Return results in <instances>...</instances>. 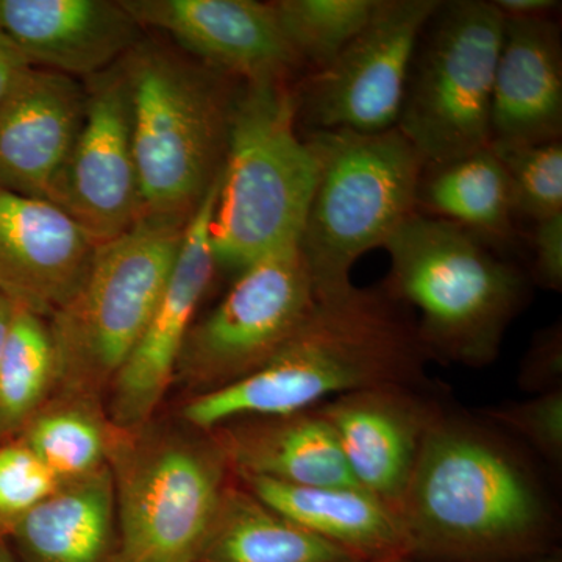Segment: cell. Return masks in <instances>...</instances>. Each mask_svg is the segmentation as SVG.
Wrapping results in <instances>:
<instances>
[{
    "label": "cell",
    "mask_w": 562,
    "mask_h": 562,
    "mask_svg": "<svg viewBox=\"0 0 562 562\" xmlns=\"http://www.w3.org/2000/svg\"><path fill=\"white\" fill-rule=\"evenodd\" d=\"M61 484L21 439L0 443V541Z\"/></svg>",
    "instance_id": "cell-29"
},
{
    "label": "cell",
    "mask_w": 562,
    "mask_h": 562,
    "mask_svg": "<svg viewBox=\"0 0 562 562\" xmlns=\"http://www.w3.org/2000/svg\"><path fill=\"white\" fill-rule=\"evenodd\" d=\"M20 562H114L116 495L109 468L63 483L11 531Z\"/></svg>",
    "instance_id": "cell-22"
},
{
    "label": "cell",
    "mask_w": 562,
    "mask_h": 562,
    "mask_svg": "<svg viewBox=\"0 0 562 562\" xmlns=\"http://www.w3.org/2000/svg\"><path fill=\"white\" fill-rule=\"evenodd\" d=\"M57 387L49 324L18 308L0 360V443L16 439Z\"/></svg>",
    "instance_id": "cell-26"
},
{
    "label": "cell",
    "mask_w": 562,
    "mask_h": 562,
    "mask_svg": "<svg viewBox=\"0 0 562 562\" xmlns=\"http://www.w3.org/2000/svg\"><path fill=\"white\" fill-rule=\"evenodd\" d=\"M210 435L239 479L258 476L295 486L361 487L330 425L314 408L241 417L214 428Z\"/></svg>",
    "instance_id": "cell-20"
},
{
    "label": "cell",
    "mask_w": 562,
    "mask_h": 562,
    "mask_svg": "<svg viewBox=\"0 0 562 562\" xmlns=\"http://www.w3.org/2000/svg\"><path fill=\"white\" fill-rule=\"evenodd\" d=\"M390 254L386 291L419 310L417 335L428 358L484 368L497 360L527 283L482 236L416 211L383 244Z\"/></svg>",
    "instance_id": "cell-3"
},
{
    "label": "cell",
    "mask_w": 562,
    "mask_h": 562,
    "mask_svg": "<svg viewBox=\"0 0 562 562\" xmlns=\"http://www.w3.org/2000/svg\"><path fill=\"white\" fill-rule=\"evenodd\" d=\"M0 29L32 68L88 80L143 41L122 0H0Z\"/></svg>",
    "instance_id": "cell-18"
},
{
    "label": "cell",
    "mask_w": 562,
    "mask_h": 562,
    "mask_svg": "<svg viewBox=\"0 0 562 562\" xmlns=\"http://www.w3.org/2000/svg\"><path fill=\"white\" fill-rule=\"evenodd\" d=\"M505 20L484 0L439 3L414 50L397 128L427 166L491 144V103Z\"/></svg>",
    "instance_id": "cell-9"
},
{
    "label": "cell",
    "mask_w": 562,
    "mask_h": 562,
    "mask_svg": "<svg viewBox=\"0 0 562 562\" xmlns=\"http://www.w3.org/2000/svg\"><path fill=\"white\" fill-rule=\"evenodd\" d=\"M417 211L454 222L484 239L508 238L517 213L512 180L490 146L424 168Z\"/></svg>",
    "instance_id": "cell-24"
},
{
    "label": "cell",
    "mask_w": 562,
    "mask_h": 562,
    "mask_svg": "<svg viewBox=\"0 0 562 562\" xmlns=\"http://www.w3.org/2000/svg\"><path fill=\"white\" fill-rule=\"evenodd\" d=\"M122 435L102 402L57 391L18 439L68 483L109 468Z\"/></svg>",
    "instance_id": "cell-25"
},
{
    "label": "cell",
    "mask_w": 562,
    "mask_h": 562,
    "mask_svg": "<svg viewBox=\"0 0 562 562\" xmlns=\"http://www.w3.org/2000/svg\"><path fill=\"white\" fill-rule=\"evenodd\" d=\"M87 113L47 201L68 213L98 244L131 231L143 216L122 60L85 80Z\"/></svg>",
    "instance_id": "cell-12"
},
{
    "label": "cell",
    "mask_w": 562,
    "mask_h": 562,
    "mask_svg": "<svg viewBox=\"0 0 562 562\" xmlns=\"http://www.w3.org/2000/svg\"><path fill=\"white\" fill-rule=\"evenodd\" d=\"M143 216L190 222L220 179L241 81L143 40L124 58Z\"/></svg>",
    "instance_id": "cell-4"
},
{
    "label": "cell",
    "mask_w": 562,
    "mask_h": 562,
    "mask_svg": "<svg viewBox=\"0 0 562 562\" xmlns=\"http://www.w3.org/2000/svg\"><path fill=\"white\" fill-rule=\"evenodd\" d=\"M316 301L299 244L251 262L220 305L192 324L176 376L199 394L246 379L290 341Z\"/></svg>",
    "instance_id": "cell-10"
},
{
    "label": "cell",
    "mask_w": 562,
    "mask_h": 562,
    "mask_svg": "<svg viewBox=\"0 0 562 562\" xmlns=\"http://www.w3.org/2000/svg\"><path fill=\"white\" fill-rule=\"evenodd\" d=\"M535 276L542 286L561 291L562 213L536 222Z\"/></svg>",
    "instance_id": "cell-32"
},
{
    "label": "cell",
    "mask_w": 562,
    "mask_h": 562,
    "mask_svg": "<svg viewBox=\"0 0 562 562\" xmlns=\"http://www.w3.org/2000/svg\"><path fill=\"white\" fill-rule=\"evenodd\" d=\"M305 139L319 172L299 246L317 295L335 294L351 286L355 262L416 213L425 166L397 127L314 131Z\"/></svg>",
    "instance_id": "cell-7"
},
{
    "label": "cell",
    "mask_w": 562,
    "mask_h": 562,
    "mask_svg": "<svg viewBox=\"0 0 562 562\" xmlns=\"http://www.w3.org/2000/svg\"><path fill=\"white\" fill-rule=\"evenodd\" d=\"M430 360L412 310L386 288L317 295L290 341L236 383L192 397L181 417L194 430L227 422L314 408L347 394L383 386H417Z\"/></svg>",
    "instance_id": "cell-2"
},
{
    "label": "cell",
    "mask_w": 562,
    "mask_h": 562,
    "mask_svg": "<svg viewBox=\"0 0 562 562\" xmlns=\"http://www.w3.org/2000/svg\"><path fill=\"white\" fill-rule=\"evenodd\" d=\"M330 425L351 475L397 513L439 408L417 386L347 392L314 406Z\"/></svg>",
    "instance_id": "cell-15"
},
{
    "label": "cell",
    "mask_w": 562,
    "mask_h": 562,
    "mask_svg": "<svg viewBox=\"0 0 562 562\" xmlns=\"http://www.w3.org/2000/svg\"><path fill=\"white\" fill-rule=\"evenodd\" d=\"M140 27L166 33L184 55L247 81L286 80L301 66L271 3L255 0H122Z\"/></svg>",
    "instance_id": "cell-14"
},
{
    "label": "cell",
    "mask_w": 562,
    "mask_h": 562,
    "mask_svg": "<svg viewBox=\"0 0 562 562\" xmlns=\"http://www.w3.org/2000/svg\"><path fill=\"white\" fill-rule=\"evenodd\" d=\"M383 562H417L414 560H409V558H402V560H391ZM532 562H561V558L557 557V553L550 554V557L542 558V560L532 561Z\"/></svg>",
    "instance_id": "cell-37"
},
{
    "label": "cell",
    "mask_w": 562,
    "mask_h": 562,
    "mask_svg": "<svg viewBox=\"0 0 562 562\" xmlns=\"http://www.w3.org/2000/svg\"><path fill=\"white\" fill-rule=\"evenodd\" d=\"M27 68H31V66L22 58L20 50L14 47L9 36L0 29V101L10 90L11 85Z\"/></svg>",
    "instance_id": "cell-34"
},
{
    "label": "cell",
    "mask_w": 562,
    "mask_h": 562,
    "mask_svg": "<svg viewBox=\"0 0 562 562\" xmlns=\"http://www.w3.org/2000/svg\"><path fill=\"white\" fill-rule=\"evenodd\" d=\"M487 416L519 435L547 460H562V390L542 392L530 401L491 409Z\"/></svg>",
    "instance_id": "cell-30"
},
{
    "label": "cell",
    "mask_w": 562,
    "mask_h": 562,
    "mask_svg": "<svg viewBox=\"0 0 562 562\" xmlns=\"http://www.w3.org/2000/svg\"><path fill=\"white\" fill-rule=\"evenodd\" d=\"M191 436L147 424L124 431L111 454L116 495L114 562H199L232 472L210 432Z\"/></svg>",
    "instance_id": "cell-8"
},
{
    "label": "cell",
    "mask_w": 562,
    "mask_h": 562,
    "mask_svg": "<svg viewBox=\"0 0 562 562\" xmlns=\"http://www.w3.org/2000/svg\"><path fill=\"white\" fill-rule=\"evenodd\" d=\"M99 244L44 199L0 188V294L49 319L80 286Z\"/></svg>",
    "instance_id": "cell-16"
},
{
    "label": "cell",
    "mask_w": 562,
    "mask_h": 562,
    "mask_svg": "<svg viewBox=\"0 0 562 562\" xmlns=\"http://www.w3.org/2000/svg\"><path fill=\"white\" fill-rule=\"evenodd\" d=\"M18 308L14 303L0 294V360H2L3 351H5L7 342H9L11 327H13L14 316Z\"/></svg>",
    "instance_id": "cell-35"
},
{
    "label": "cell",
    "mask_w": 562,
    "mask_h": 562,
    "mask_svg": "<svg viewBox=\"0 0 562 562\" xmlns=\"http://www.w3.org/2000/svg\"><path fill=\"white\" fill-rule=\"evenodd\" d=\"M520 386L535 394L561 390L562 335L560 327L543 331L535 342L520 369Z\"/></svg>",
    "instance_id": "cell-31"
},
{
    "label": "cell",
    "mask_w": 562,
    "mask_h": 562,
    "mask_svg": "<svg viewBox=\"0 0 562 562\" xmlns=\"http://www.w3.org/2000/svg\"><path fill=\"white\" fill-rule=\"evenodd\" d=\"M199 562L358 561L231 484Z\"/></svg>",
    "instance_id": "cell-23"
},
{
    "label": "cell",
    "mask_w": 562,
    "mask_h": 562,
    "mask_svg": "<svg viewBox=\"0 0 562 562\" xmlns=\"http://www.w3.org/2000/svg\"><path fill=\"white\" fill-rule=\"evenodd\" d=\"M221 180L222 173L188 222L160 301L106 392V414L120 430L135 431L150 424L176 376L188 333L217 268L211 250L210 225Z\"/></svg>",
    "instance_id": "cell-13"
},
{
    "label": "cell",
    "mask_w": 562,
    "mask_h": 562,
    "mask_svg": "<svg viewBox=\"0 0 562 562\" xmlns=\"http://www.w3.org/2000/svg\"><path fill=\"white\" fill-rule=\"evenodd\" d=\"M441 0H379L341 54L294 92L297 122L314 131L397 127L417 41Z\"/></svg>",
    "instance_id": "cell-11"
},
{
    "label": "cell",
    "mask_w": 562,
    "mask_h": 562,
    "mask_svg": "<svg viewBox=\"0 0 562 562\" xmlns=\"http://www.w3.org/2000/svg\"><path fill=\"white\" fill-rule=\"evenodd\" d=\"M255 497L358 562L409 558L398 514L361 487L295 486L273 480L239 479Z\"/></svg>",
    "instance_id": "cell-21"
},
{
    "label": "cell",
    "mask_w": 562,
    "mask_h": 562,
    "mask_svg": "<svg viewBox=\"0 0 562 562\" xmlns=\"http://www.w3.org/2000/svg\"><path fill=\"white\" fill-rule=\"evenodd\" d=\"M87 113V87L27 68L0 101V188L47 201Z\"/></svg>",
    "instance_id": "cell-17"
},
{
    "label": "cell",
    "mask_w": 562,
    "mask_h": 562,
    "mask_svg": "<svg viewBox=\"0 0 562 562\" xmlns=\"http://www.w3.org/2000/svg\"><path fill=\"white\" fill-rule=\"evenodd\" d=\"M286 80L239 83L210 225L217 266L239 269L301 243L319 162L299 135Z\"/></svg>",
    "instance_id": "cell-5"
},
{
    "label": "cell",
    "mask_w": 562,
    "mask_h": 562,
    "mask_svg": "<svg viewBox=\"0 0 562 562\" xmlns=\"http://www.w3.org/2000/svg\"><path fill=\"white\" fill-rule=\"evenodd\" d=\"M562 54L553 18L505 21L491 103V143L561 140Z\"/></svg>",
    "instance_id": "cell-19"
},
{
    "label": "cell",
    "mask_w": 562,
    "mask_h": 562,
    "mask_svg": "<svg viewBox=\"0 0 562 562\" xmlns=\"http://www.w3.org/2000/svg\"><path fill=\"white\" fill-rule=\"evenodd\" d=\"M417 562H532L553 554V508L512 447L439 412L397 508Z\"/></svg>",
    "instance_id": "cell-1"
},
{
    "label": "cell",
    "mask_w": 562,
    "mask_h": 562,
    "mask_svg": "<svg viewBox=\"0 0 562 562\" xmlns=\"http://www.w3.org/2000/svg\"><path fill=\"white\" fill-rule=\"evenodd\" d=\"M0 562H20L11 550L9 541H0Z\"/></svg>",
    "instance_id": "cell-36"
},
{
    "label": "cell",
    "mask_w": 562,
    "mask_h": 562,
    "mask_svg": "<svg viewBox=\"0 0 562 562\" xmlns=\"http://www.w3.org/2000/svg\"><path fill=\"white\" fill-rule=\"evenodd\" d=\"M490 147L512 180L517 213L535 222L562 213L561 140Z\"/></svg>",
    "instance_id": "cell-28"
},
{
    "label": "cell",
    "mask_w": 562,
    "mask_h": 562,
    "mask_svg": "<svg viewBox=\"0 0 562 562\" xmlns=\"http://www.w3.org/2000/svg\"><path fill=\"white\" fill-rule=\"evenodd\" d=\"M505 21L549 20L561 3L554 0H495Z\"/></svg>",
    "instance_id": "cell-33"
},
{
    "label": "cell",
    "mask_w": 562,
    "mask_h": 562,
    "mask_svg": "<svg viewBox=\"0 0 562 562\" xmlns=\"http://www.w3.org/2000/svg\"><path fill=\"white\" fill-rule=\"evenodd\" d=\"M187 225L140 216L131 231L99 244L80 286L47 319L57 391L102 402L160 301Z\"/></svg>",
    "instance_id": "cell-6"
},
{
    "label": "cell",
    "mask_w": 562,
    "mask_h": 562,
    "mask_svg": "<svg viewBox=\"0 0 562 562\" xmlns=\"http://www.w3.org/2000/svg\"><path fill=\"white\" fill-rule=\"evenodd\" d=\"M376 3L379 0H279L271 5L299 63L321 70L368 25Z\"/></svg>",
    "instance_id": "cell-27"
}]
</instances>
